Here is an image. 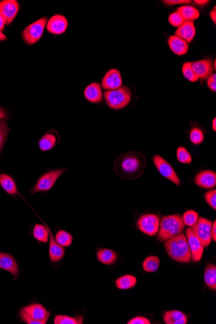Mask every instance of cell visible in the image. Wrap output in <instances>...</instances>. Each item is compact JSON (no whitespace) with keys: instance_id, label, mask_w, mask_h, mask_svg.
I'll return each mask as SVG.
<instances>
[{"instance_id":"1","label":"cell","mask_w":216,"mask_h":324,"mask_svg":"<svg viewBox=\"0 0 216 324\" xmlns=\"http://www.w3.org/2000/svg\"><path fill=\"white\" fill-rule=\"evenodd\" d=\"M146 165V158L143 153L130 151L117 157L114 162V171L122 178L134 179L142 176Z\"/></svg>"},{"instance_id":"2","label":"cell","mask_w":216,"mask_h":324,"mask_svg":"<svg viewBox=\"0 0 216 324\" xmlns=\"http://www.w3.org/2000/svg\"><path fill=\"white\" fill-rule=\"evenodd\" d=\"M167 254L174 261L187 263L192 261V254L187 237L183 233L165 241Z\"/></svg>"},{"instance_id":"3","label":"cell","mask_w":216,"mask_h":324,"mask_svg":"<svg viewBox=\"0 0 216 324\" xmlns=\"http://www.w3.org/2000/svg\"><path fill=\"white\" fill-rule=\"evenodd\" d=\"M185 229V225L183 224L181 215L163 216L160 221L157 239L160 242H165L177 234L183 233Z\"/></svg>"},{"instance_id":"4","label":"cell","mask_w":216,"mask_h":324,"mask_svg":"<svg viewBox=\"0 0 216 324\" xmlns=\"http://www.w3.org/2000/svg\"><path fill=\"white\" fill-rule=\"evenodd\" d=\"M104 97L108 106L112 110H121L127 107L132 100V92L126 86L115 90L105 91Z\"/></svg>"},{"instance_id":"5","label":"cell","mask_w":216,"mask_h":324,"mask_svg":"<svg viewBox=\"0 0 216 324\" xmlns=\"http://www.w3.org/2000/svg\"><path fill=\"white\" fill-rule=\"evenodd\" d=\"M47 18L43 17L32 23L22 32V38L28 45H33L42 38L47 25Z\"/></svg>"},{"instance_id":"6","label":"cell","mask_w":216,"mask_h":324,"mask_svg":"<svg viewBox=\"0 0 216 324\" xmlns=\"http://www.w3.org/2000/svg\"><path fill=\"white\" fill-rule=\"evenodd\" d=\"M67 171V169L55 170L41 176L32 190L31 195L40 192H47L51 189L58 179Z\"/></svg>"},{"instance_id":"7","label":"cell","mask_w":216,"mask_h":324,"mask_svg":"<svg viewBox=\"0 0 216 324\" xmlns=\"http://www.w3.org/2000/svg\"><path fill=\"white\" fill-rule=\"evenodd\" d=\"M160 216L153 213H146L139 218L137 227L142 233L149 236L157 235L159 227Z\"/></svg>"},{"instance_id":"8","label":"cell","mask_w":216,"mask_h":324,"mask_svg":"<svg viewBox=\"0 0 216 324\" xmlns=\"http://www.w3.org/2000/svg\"><path fill=\"white\" fill-rule=\"evenodd\" d=\"M212 222L210 220L204 218H199L196 224L192 227L193 233L201 241L204 247H208L212 242Z\"/></svg>"},{"instance_id":"9","label":"cell","mask_w":216,"mask_h":324,"mask_svg":"<svg viewBox=\"0 0 216 324\" xmlns=\"http://www.w3.org/2000/svg\"><path fill=\"white\" fill-rule=\"evenodd\" d=\"M153 162L157 171L164 178L169 179L176 186L181 185V181L173 167L161 156L155 155L153 157Z\"/></svg>"},{"instance_id":"10","label":"cell","mask_w":216,"mask_h":324,"mask_svg":"<svg viewBox=\"0 0 216 324\" xmlns=\"http://www.w3.org/2000/svg\"><path fill=\"white\" fill-rule=\"evenodd\" d=\"M186 237H187L188 245L192 254V260L198 262L201 260L204 252V247L201 241L193 233L192 228L186 230Z\"/></svg>"},{"instance_id":"11","label":"cell","mask_w":216,"mask_h":324,"mask_svg":"<svg viewBox=\"0 0 216 324\" xmlns=\"http://www.w3.org/2000/svg\"><path fill=\"white\" fill-rule=\"evenodd\" d=\"M20 4L16 0H4L0 2V13L6 20V25L11 24L17 17Z\"/></svg>"},{"instance_id":"12","label":"cell","mask_w":216,"mask_h":324,"mask_svg":"<svg viewBox=\"0 0 216 324\" xmlns=\"http://www.w3.org/2000/svg\"><path fill=\"white\" fill-rule=\"evenodd\" d=\"M102 88L105 91L115 90L123 86V79L120 71L112 69L107 71L102 80Z\"/></svg>"},{"instance_id":"13","label":"cell","mask_w":216,"mask_h":324,"mask_svg":"<svg viewBox=\"0 0 216 324\" xmlns=\"http://www.w3.org/2000/svg\"><path fill=\"white\" fill-rule=\"evenodd\" d=\"M192 68L194 74L199 80H207L213 74V63L210 59L195 61L192 63Z\"/></svg>"},{"instance_id":"14","label":"cell","mask_w":216,"mask_h":324,"mask_svg":"<svg viewBox=\"0 0 216 324\" xmlns=\"http://www.w3.org/2000/svg\"><path fill=\"white\" fill-rule=\"evenodd\" d=\"M22 310L27 315L31 317L34 320L39 321L40 324L47 323L50 314L49 311H47L42 305L39 303H33L24 307Z\"/></svg>"},{"instance_id":"15","label":"cell","mask_w":216,"mask_h":324,"mask_svg":"<svg viewBox=\"0 0 216 324\" xmlns=\"http://www.w3.org/2000/svg\"><path fill=\"white\" fill-rule=\"evenodd\" d=\"M195 185L204 189H212L216 185V174L215 172L204 171L200 172L195 177Z\"/></svg>"},{"instance_id":"16","label":"cell","mask_w":216,"mask_h":324,"mask_svg":"<svg viewBox=\"0 0 216 324\" xmlns=\"http://www.w3.org/2000/svg\"><path fill=\"white\" fill-rule=\"evenodd\" d=\"M68 27V20L63 15H55L47 23V31L57 35L65 33Z\"/></svg>"},{"instance_id":"17","label":"cell","mask_w":216,"mask_h":324,"mask_svg":"<svg viewBox=\"0 0 216 324\" xmlns=\"http://www.w3.org/2000/svg\"><path fill=\"white\" fill-rule=\"evenodd\" d=\"M45 226L47 227L49 234V253L50 260L53 262V263H56V262L61 261L64 258V254H65V249L63 246L59 245L57 243L47 225H45Z\"/></svg>"},{"instance_id":"18","label":"cell","mask_w":216,"mask_h":324,"mask_svg":"<svg viewBox=\"0 0 216 324\" xmlns=\"http://www.w3.org/2000/svg\"><path fill=\"white\" fill-rule=\"evenodd\" d=\"M170 49L175 55L183 56L187 53L189 49V43L178 36L172 35L168 39Z\"/></svg>"},{"instance_id":"19","label":"cell","mask_w":216,"mask_h":324,"mask_svg":"<svg viewBox=\"0 0 216 324\" xmlns=\"http://www.w3.org/2000/svg\"><path fill=\"white\" fill-rule=\"evenodd\" d=\"M196 34L194 22H185L175 32L174 35L183 39L188 43H191Z\"/></svg>"},{"instance_id":"20","label":"cell","mask_w":216,"mask_h":324,"mask_svg":"<svg viewBox=\"0 0 216 324\" xmlns=\"http://www.w3.org/2000/svg\"><path fill=\"white\" fill-rule=\"evenodd\" d=\"M0 268L11 273L17 278L19 273L17 261L10 254L0 252Z\"/></svg>"},{"instance_id":"21","label":"cell","mask_w":216,"mask_h":324,"mask_svg":"<svg viewBox=\"0 0 216 324\" xmlns=\"http://www.w3.org/2000/svg\"><path fill=\"white\" fill-rule=\"evenodd\" d=\"M84 94L85 98L91 103L100 102L103 99L100 85L96 82L88 85L85 89Z\"/></svg>"},{"instance_id":"22","label":"cell","mask_w":216,"mask_h":324,"mask_svg":"<svg viewBox=\"0 0 216 324\" xmlns=\"http://www.w3.org/2000/svg\"><path fill=\"white\" fill-rule=\"evenodd\" d=\"M163 319L166 324H187L188 322L186 314L176 310L165 312Z\"/></svg>"},{"instance_id":"23","label":"cell","mask_w":216,"mask_h":324,"mask_svg":"<svg viewBox=\"0 0 216 324\" xmlns=\"http://www.w3.org/2000/svg\"><path fill=\"white\" fill-rule=\"evenodd\" d=\"M177 13L181 16L185 22H194L200 17L199 11L190 6H181L177 9Z\"/></svg>"},{"instance_id":"24","label":"cell","mask_w":216,"mask_h":324,"mask_svg":"<svg viewBox=\"0 0 216 324\" xmlns=\"http://www.w3.org/2000/svg\"><path fill=\"white\" fill-rule=\"evenodd\" d=\"M0 185L8 194L13 196L18 194L17 187L15 181L8 174H0Z\"/></svg>"},{"instance_id":"25","label":"cell","mask_w":216,"mask_h":324,"mask_svg":"<svg viewBox=\"0 0 216 324\" xmlns=\"http://www.w3.org/2000/svg\"><path fill=\"white\" fill-rule=\"evenodd\" d=\"M96 258L100 263L106 265H111L116 263L117 259V254L113 250L102 249L98 250L96 252Z\"/></svg>"},{"instance_id":"26","label":"cell","mask_w":216,"mask_h":324,"mask_svg":"<svg viewBox=\"0 0 216 324\" xmlns=\"http://www.w3.org/2000/svg\"><path fill=\"white\" fill-rule=\"evenodd\" d=\"M204 280L209 288L216 289V266L213 264H208L204 273Z\"/></svg>"},{"instance_id":"27","label":"cell","mask_w":216,"mask_h":324,"mask_svg":"<svg viewBox=\"0 0 216 324\" xmlns=\"http://www.w3.org/2000/svg\"><path fill=\"white\" fill-rule=\"evenodd\" d=\"M137 279L134 276L127 275L123 276L116 280V286L121 290H129L137 284Z\"/></svg>"},{"instance_id":"28","label":"cell","mask_w":216,"mask_h":324,"mask_svg":"<svg viewBox=\"0 0 216 324\" xmlns=\"http://www.w3.org/2000/svg\"><path fill=\"white\" fill-rule=\"evenodd\" d=\"M57 144V137L50 133H46L39 141V147L41 150L47 151L53 148Z\"/></svg>"},{"instance_id":"29","label":"cell","mask_w":216,"mask_h":324,"mask_svg":"<svg viewBox=\"0 0 216 324\" xmlns=\"http://www.w3.org/2000/svg\"><path fill=\"white\" fill-rule=\"evenodd\" d=\"M33 234L36 240L42 243H47L49 240V231L47 227L42 225L36 224L34 227Z\"/></svg>"},{"instance_id":"30","label":"cell","mask_w":216,"mask_h":324,"mask_svg":"<svg viewBox=\"0 0 216 324\" xmlns=\"http://www.w3.org/2000/svg\"><path fill=\"white\" fill-rule=\"evenodd\" d=\"M160 265V259L157 256H150L147 257L142 263V268L147 273H155L158 270Z\"/></svg>"},{"instance_id":"31","label":"cell","mask_w":216,"mask_h":324,"mask_svg":"<svg viewBox=\"0 0 216 324\" xmlns=\"http://www.w3.org/2000/svg\"><path fill=\"white\" fill-rule=\"evenodd\" d=\"M84 322L83 317L77 315L71 317L67 315H57L54 319L55 324H82Z\"/></svg>"},{"instance_id":"32","label":"cell","mask_w":216,"mask_h":324,"mask_svg":"<svg viewBox=\"0 0 216 324\" xmlns=\"http://www.w3.org/2000/svg\"><path fill=\"white\" fill-rule=\"evenodd\" d=\"M73 236L71 234L63 230L59 231L56 234L55 240L63 247H70L73 243Z\"/></svg>"},{"instance_id":"33","label":"cell","mask_w":216,"mask_h":324,"mask_svg":"<svg viewBox=\"0 0 216 324\" xmlns=\"http://www.w3.org/2000/svg\"><path fill=\"white\" fill-rule=\"evenodd\" d=\"M183 222L185 226L192 228L199 220V215L194 210L186 211L182 217Z\"/></svg>"},{"instance_id":"34","label":"cell","mask_w":216,"mask_h":324,"mask_svg":"<svg viewBox=\"0 0 216 324\" xmlns=\"http://www.w3.org/2000/svg\"><path fill=\"white\" fill-rule=\"evenodd\" d=\"M177 158H178V161L182 164L188 165L192 162L191 154L185 147H179L177 150Z\"/></svg>"},{"instance_id":"35","label":"cell","mask_w":216,"mask_h":324,"mask_svg":"<svg viewBox=\"0 0 216 324\" xmlns=\"http://www.w3.org/2000/svg\"><path fill=\"white\" fill-rule=\"evenodd\" d=\"M190 141L195 145H199L204 141V133L198 128H193L190 132Z\"/></svg>"},{"instance_id":"36","label":"cell","mask_w":216,"mask_h":324,"mask_svg":"<svg viewBox=\"0 0 216 324\" xmlns=\"http://www.w3.org/2000/svg\"><path fill=\"white\" fill-rule=\"evenodd\" d=\"M182 72L185 79L189 80L190 82H195L199 80L194 74V71H193L192 68V63H190V62H187V63H184Z\"/></svg>"},{"instance_id":"37","label":"cell","mask_w":216,"mask_h":324,"mask_svg":"<svg viewBox=\"0 0 216 324\" xmlns=\"http://www.w3.org/2000/svg\"><path fill=\"white\" fill-rule=\"evenodd\" d=\"M10 132L8 124L5 121L0 120V150L3 148Z\"/></svg>"},{"instance_id":"38","label":"cell","mask_w":216,"mask_h":324,"mask_svg":"<svg viewBox=\"0 0 216 324\" xmlns=\"http://www.w3.org/2000/svg\"><path fill=\"white\" fill-rule=\"evenodd\" d=\"M169 22L170 24L172 25V26L178 27V28L179 27H180L184 22H185L183 18L181 17V16L179 15L178 13L177 12L172 13L170 15L169 17Z\"/></svg>"},{"instance_id":"39","label":"cell","mask_w":216,"mask_h":324,"mask_svg":"<svg viewBox=\"0 0 216 324\" xmlns=\"http://www.w3.org/2000/svg\"><path fill=\"white\" fill-rule=\"evenodd\" d=\"M204 199L213 210L216 209V190H212L204 194Z\"/></svg>"},{"instance_id":"40","label":"cell","mask_w":216,"mask_h":324,"mask_svg":"<svg viewBox=\"0 0 216 324\" xmlns=\"http://www.w3.org/2000/svg\"><path fill=\"white\" fill-rule=\"evenodd\" d=\"M128 324H150V321L145 317L137 316L128 321Z\"/></svg>"},{"instance_id":"41","label":"cell","mask_w":216,"mask_h":324,"mask_svg":"<svg viewBox=\"0 0 216 324\" xmlns=\"http://www.w3.org/2000/svg\"><path fill=\"white\" fill-rule=\"evenodd\" d=\"M163 2L167 6H176V5H187L192 3L190 0H165Z\"/></svg>"},{"instance_id":"42","label":"cell","mask_w":216,"mask_h":324,"mask_svg":"<svg viewBox=\"0 0 216 324\" xmlns=\"http://www.w3.org/2000/svg\"><path fill=\"white\" fill-rule=\"evenodd\" d=\"M20 316H21L22 321H24L25 323L28 324H40L39 321L34 320V319L31 318V317L27 315V314L25 313L23 310L20 311Z\"/></svg>"},{"instance_id":"43","label":"cell","mask_w":216,"mask_h":324,"mask_svg":"<svg viewBox=\"0 0 216 324\" xmlns=\"http://www.w3.org/2000/svg\"><path fill=\"white\" fill-rule=\"evenodd\" d=\"M207 86L211 91H216V74L213 73L207 79Z\"/></svg>"},{"instance_id":"44","label":"cell","mask_w":216,"mask_h":324,"mask_svg":"<svg viewBox=\"0 0 216 324\" xmlns=\"http://www.w3.org/2000/svg\"><path fill=\"white\" fill-rule=\"evenodd\" d=\"M194 2L196 6L199 7L206 6L209 3V1L207 0H195Z\"/></svg>"},{"instance_id":"45","label":"cell","mask_w":216,"mask_h":324,"mask_svg":"<svg viewBox=\"0 0 216 324\" xmlns=\"http://www.w3.org/2000/svg\"><path fill=\"white\" fill-rule=\"evenodd\" d=\"M211 235H212V240L216 241V222L214 221L212 223V231H211Z\"/></svg>"},{"instance_id":"46","label":"cell","mask_w":216,"mask_h":324,"mask_svg":"<svg viewBox=\"0 0 216 324\" xmlns=\"http://www.w3.org/2000/svg\"><path fill=\"white\" fill-rule=\"evenodd\" d=\"M210 18L212 20L213 22L215 24L216 23V8L215 6L211 10L210 13Z\"/></svg>"},{"instance_id":"47","label":"cell","mask_w":216,"mask_h":324,"mask_svg":"<svg viewBox=\"0 0 216 324\" xmlns=\"http://www.w3.org/2000/svg\"><path fill=\"white\" fill-rule=\"evenodd\" d=\"M5 25H6V20H5L2 14L0 13V31H3L5 27Z\"/></svg>"},{"instance_id":"48","label":"cell","mask_w":216,"mask_h":324,"mask_svg":"<svg viewBox=\"0 0 216 324\" xmlns=\"http://www.w3.org/2000/svg\"><path fill=\"white\" fill-rule=\"evenodd\" d=\"M3 119H7V115L6 112H4V110H2L1 108H0V120Z\"/></svg>"},{"instance_id":"49","label":"cell","mask_w":216,"mask_h":324,"mask_svg":"<svg viewBox=\"0 0 216 324\" xmlns=\"http://www.w3.org/2000/svg\"><path fill=\"white\" fill-rule=\"evenodd\" d=\"M7 40V36L2 33V31H0V41H5Z\"/></svg>"},{"instance_id":"50","label":"cell","mask_w":216,"mask_h":324,"mask_svg":"<svg viewBox=\"0 0 216 324\" xmlns=\"http://www.w3.org/2000/svg\"><path fill=\"white\" fill-rule=\"evenodd\" d=\"M212 129L214 132L216 131V119L214 118L213 119L212 121Z\"/></svg>"},{"instance_id":"51","label":"cell","mask_w":216,"mask_h":324,"mask_svg":"<svg viewBox=\"0 0 216 324\" xmlns=\"http://www.w3.org/2000/svg\"><path fill=\"white\" fill-rule=\"evenodd\" d=\"M213 70H216V61H214V64H213Z\"/></svg>"}]
</instances>
